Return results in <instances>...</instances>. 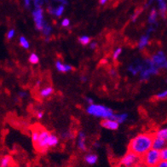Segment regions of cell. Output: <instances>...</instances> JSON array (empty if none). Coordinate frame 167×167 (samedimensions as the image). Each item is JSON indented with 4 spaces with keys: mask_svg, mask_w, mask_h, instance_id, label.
Returning a JSON list of instances; mask_svg holds the SVG:
<instances>
[{
    "mask_svg": "<svg viewBox=\"0 0 167 167\" xmlns=\"http://www.w3.org/2000/svg\"><path fill=\"white\" fill-rule=\"evenodd\" d=\"M86 136L83 131H79L78 135V148L81 151H86Z\"/></svg>",
    "mask_w": 167,
    "mask_h": 167,
    "instance_id": "10",
    "label": "cell"
},
{
    "mask_svg": "<svg viewBox=\"0 0 167 167\" xmlns=\"http://www.w3.org/2000/svg\"><path fill=\"white\" fill-rule=\"evenodd\" d=\"M159 2V7H160V12L161 14L162 17L166 16V13L167 10V5L166 3L165 2V0H158Z\"/></svg>",
    "mask_w": 167,
    "mask_h": 167,
    "instance_id": "17",
    "label": "cell"
},
{
    "mask_svg": "<svg viewBox=\"0 0 167 167\" xmlns=\"http://www.w3.org/2000/svg\"><path fill=\"white\" fill-rule=\"evenodd\" d=\"M127 118H128L127 113H122V114H114V113H113V115L111 117V119L116 120L117 122H119V124H122L123 122H125L127 119Z\"/></svg>",
    "mask_w": 167,
    "mask_h": 167,
    "instance_id": "15",
    "label": "cell"
},
{
    "mask_svg": "<svg viewBox=\"0 0 167 167\" xmlns=\"http://www.w3.org/2000/svg\"><path fill=\"white\" fill-rule=\"evenodd\" d=\"M155 167H167V160H161Z\"/></svg>",
    "mask_w": 167,
    "mask_h": 167,
    "instance_id": "33",
    "label": "cell"
},
{
    "mask_svg": "<svg viewBox=\"0 0 167 167\" xmlns=\"http://www.w3.org/2000/svg\"><path fill=\"white\" fill-rule=\"evenodd\" d=\"M110 74L113 76V77H114V76H116V74H117L116 73V71H115L114 69H111L110 70Z\"/></svg>",
    "mask_w": 167,
    "mask_h": 167,
    "instance_id": "37",
    "label": "cell"
},
{
    "mask_svg": "<svg viewBox=\"0 0 167 167\" xmlns=\"http://www.w3.org/2000/svg\"><path fill=\"white\" fill-rule=\"evenodd\" d=\"M64 9H65V8H64V5H60L59 7H57L55 10V15L58 16V17L61 16L64 12Z\"/></svg>",
    "mask_w": 167,
    "mask_h": 167,
    "instance_id": "26",
    "label": "cell"
},
{
    "mask_svg": "<svg viewBox=\"0 0 167 167\" xmlns=\"http://www.w3.org/2000/svg\"><path fill=\"white\" fill-rule=\"evenodd\" d=\"M55 67H56V69L61 73H67V72H70L73 70L72 66L68 65V64H63L60 61H57L55 62Z\"/></svg>",
    "mask_w": 167,
    "mask_h": 167,
    "instance_id": "11",
    "label": "cell"
},
{
    "mask_svg": "<svg viewBox=\"0 0 167 167\" xmlns=\"http://www.w3.org/2000/svg\"><path fill=\"white\" fill-rule=\"evenodd\" d=\"M69 25H70V20H69V19H67V18L63 19L62 21H61V26H64V27H67Z\"/></svg>",
    "mask_w": 167,
    "mask_h": 167,
    "instance_id": "34",
    "label": "cell"
},
{
    "mask_svg": "<svg viewBox=\"0 0 167 167\" xmlns=\"http://www.w3.org/2000/svg\"><path fill=\"white\" fill-rule=\"evenodd\" d=\"M41 31H42L43 34H44V36L49 37V35H50V33H51V31H52V28H51V26H49V25L47 24V23H45V24H44V27H43V29L41 30Z\"/></svg>",
    "mask_w": 167,
    "mask_h": 167,
    "instance_id": "22",
    "label": "cell"
},
{
    "mask_svg": "<svg viewBox=\"0 0 167 167\" xmlns=\"http://www.w3.org/2000/svg\"><path fill=\"white\" fill-rule=\"evenodd\" d=\"M37 116H38V119H41L43 116H44V113H43V112H38V113H37Z\"/></svg>",
    "mask_w": 167,
    "mask_h": 167,
    "instance_id": "39",
    "label": "cell"
},
{
    "mask_svg": "<svg viewBox=\"0 0 167 167\" xmlns=\"http://www.w3.org/2000/svg\"><path fill=\"white\" fill-rule=\"evenodd\" d=\"M156 97H157L158 99H160V100L166 99L167 97V90H164V91H162V92H160V93L157 94Z\"/></svg>",
    "mask_w": 167,
    "mask_h": 167,
    "instance_id": "29",
    "label": "cell"
},
{
    "mask_svg": "<svg viewBox=\"0 0 167 167\" xmlns=\"http://www.w3.org/2000/svg\"><path fill=\"white\" fill-rule=\"evenodd\" d=\"M151 59L159 68H164L167 70V58L164 51L159 50L155 55H153Z\"/></svg>",
    "mask_w": 167,
    "mask_h": 167,
    "instance_id": "6",
    "label": "cell"
},
{
    "mask_svg": "<svg viewBox=\"0 0 167 167\" xmlns=\"http://www.w3.org/2000/svg\"><path fill=\"white\" fill-rule=\"evenodd\" d=\"M128 71L132 74V75H137V74L138 73L137 67H136V66L133 65V64H131V65L129 66V67H128Z\"/></svg>",
    "mask_w": 167,
    "mask_h": 167,
    "instance_id": "27",
    "label": "cell"
},
{
    "mask_svg": "<svg viewBox=\"0 0 167 167\" xmlns=\"http://www.w3.org/2000/svg\"><path fill=\"white\" fill-rule=\"evenodd\" d=\"M143 163L147 167H155L161 160L160 151L154 148H151L143 156Z\"/></svg>",
    "mask_w": 167,
    "mask_h": 167,
    "instance_id": "3",
    "label": "cell"
},
{
    "mask_svg": "<svg viewBox=\"0 0 167 167\" xmlns=\"http://www.w3.org/2000/svg\"><path fill=\"white\" fill-rule=\"evenodd\" d=\"M154 138V136L149 133L139 134L131 140L128 146V149L129 151L135 153L140 157L143 156L152 148Z\"/></svg>",
    "mask_w": 167,
    "mask_h": 167,
    "instance_id": "1",
    "label": "cell"
},
{
    "mask_svg": "<svg viewBox=\"0 0 167 167\" xmlns=\"http://www.w3.org/2000/svg\"><path fill=\"white\" fill-rule=\"evenodd\" d=\"M90 49H96V47H97V43H96V42L90 43Z\"/></svg>",
    "mask_w": 167,
    "mask_h": 167,
    "instance_id": "35",
    "label": "cell"
},
{
    "mask_svg": "<svg viewBox=\"0 0 167 167\" xmlns=\"http://www.w3.org/2000/svg\"><path fill=\"white\" fill-rule=\"evenodd\" d=\"M50 135L51 133H49L47 130L44 129V128H40L39 137H38L37 143L34 144L35 148L38 151L41 153H45L49 149V140Z\"/></svg>",
    "mask_w": 167,
    "mask_h": 167,
    "instance_id": "4",
    "label": "cell"
},
{
    "mask_svg": "<svg viewBox=\"0 0 167 167\" xmlns=\"http://www.w3.org/2000/svg\"><path fill=\"white\" fill-rule=\"evenodd\" d=\"M10 161H11V158L9 155H5L2 157L1 161H0V166L1 167H8L9 166Z\"/></svg>",
    "mask_w": 167,
    "mask_h": 167,
    "instance_id": "19",
    "label": "cell"
},
{
    "mask_svg": "<svg viewBox=\"0 0 167 167\" xmlns=\"http://www.w3.org/2000/svg\"><path fill=\"white\" fill-rule=\"evenodd\" d=\"M160 154H161V160H167V147L160 151Z\"/></svg>",
    "mask_w": 167,
    "mask_h": 167,
    "instance_id": "30",
    "label": "cell"
},
{
    "mask_svg": "<svg viewBox=\"0 0 167 167\" xmlns=\"http://www.w3.org/2000/svg\"><path fill=\"white\" fill-rule=\"evenodd\" d=\"M156 18H157V11L155 9H153L148 16V22L150 24H154L156 22Z\"/></svg>",
    "mask_w": 167,
    "mask_h": 167,
    "instance_id": "21",
    "label": "cell"
},
{
    "mask_svg": "<svg viewBox=\"0 0 167 167\" xmlns=\"http://www.w3.org/2000/svg\"><path fill=\"white\" fill-rule=\"evenodd\" d=\"M19 96H20V97H24V96H26V92H24V91H23V92H20V93H19Z\"/></svg>",
    "mask_w": 167,
    "mask_h": 167,
    "instance_id": "40",
    "label": "cell"
},
{
    "mask_svg": "<svg viewBox=\"0 0 167 167\" xmlns=\"http://www.w3.org/2000/svg\"><path fill=\"white\" fill-rule=\"evenodd\" d=\"M107 1H108V0H99L101 4H105V3H107Z\"/></svg>",
    "mask_w": 167,
    "mask_h": 167,
    "instance_id": "41",
    "label": "cell"
},
{
    "mask_svg": "<svg viewBox=\"0 0 167 167\" xmlns=\"http://www.w3.org/2000/svg\"><path fill=\"white\" fill-rule=\"evenodd\" d=\"M59 143V138L55 135V134L51 133L50 137H49V147L50 148H55L58 145Z\"/></svg>",
    "mask_w": 167,
    "mask_h": 167,
    "instance_id": "16",
    "label": "cell"
},
{
    "mask_svg": "<svg viewBox=\"0 0 167 167\" xmlns=\"http://www.w3.org/2000/svg\"><path fill=\"white\" fill-rule=\"evenodd\" d=\"M15 31L14 29H10L9 32H7V38L8 39H11V38H14V36H15Z\"/></svg>",
    "mask_w": 167,
    "mask_h": 167,
    "instance_id": "31",
    "label": "cell"
},
{
    "mask_svg": "<svg viewBox=\"0 0 167 167\" xmlns=\"http://www.w3.org/2000/svg\"><path fill=\"white\" fill-rule=\"evenodd\" d=\"M154 136L162 138V139L166 140L167 142V127H165V128H162V129L159 130L158 131H156V133Z\"/></svg>",
    "mask_w": 167,
    "mask_h": 167,
    "instance_id": "18",
    "label": "cell"
},
{
    "mask_svg": "<svg viewBox=\"0 0 167 167\" xmlns=\"http://www.w3.org/2000/svg\"><path fill=\"white\" fill-rule=\"evenodd\" d=\"M121 52H122V49L121 48H118V49H116L114 50V52H113V60H117L119 57V55H120V54H121Z\"/></svg>",
    "mask_w": 167,
    "mask_h": 167,
    "instance_id": "28",
    "label": "cell"
},
{
    "mask_svg": "<svg viewBox=\"0 0 167 167\" xmlns=\"http://www.w3.org/2000/svg\"><path fill=\"white\" fill-rule=\"evenodd\" d=\"M101 125H102L103 128H106V129H108V130L116 131V130L119 128V123L112 119H104L101 122Z\"/></svg>",
    "mask_w": 167,
    "mask_h": 167,
    "instance_id": "8",
    "label": "cell"
},
{
    "mask_svg": "<svg viewBox=\"0 0 167 167\" xmlns=\"http://www.w3.org/2000/svg\"><path fill=\"white\" fill-rule=\"evenodd\" d=\"M39 132H40V129H38V127H36L35 129H33L32 131V141L33 144L37 143L38 139V137H39Z\"/></svg>",
    "mask_w": 167,
    "mask_h": 167,
    "instance_id": "20",
    "label": "cell"
},
{
    "mask_svg": "<svg viewBox=\"0 0 167 167\" xmlns=\"http://www.w3.org/2000/svg\"><path fill=\"white\" fill-rule=\"evenodd\" d=\"M81 80L83 82H84V81H86V78L85 77H84V76H82V78H81Z\"/></svg>",
    "mask_w": 167,
    "mask_h": 167,
    "instance_id": "42",
    "label": "cell"
},
{
    "mask_svg": "<svg viewBox=\"0 0 167 167\" xmlns=\"http://www.w3.org/2000/svg\"><path fill=\"white\" fill-rule=\"evenodd\" d=\"M85 100H86V102H87L89 104H93V103H94L93 99L90 98V97H86V98H85Z\"/></svg>",
    "mask_w": 167,
    "mask_h": 167,
    "instance_id": "36",
    "label": "cell"
},
{
    "mask_svg": "<svg viewBox=\"0 0 167 167\" xmlns=\"http://www.w3.org/2000/svg\"><path fill=\"white\" fill-rule=\"evenodd\" d=\"M86 112L92 116L102 119H111V117L113 115L112 109H110L108 107L102 106V105H97L94 103L89 105V107L86 108Z\"/></svg>",
    "mask_w": 167,
    "mask_h": 167,
    "instance_id": "2",
    "label": "cell"
},
{
    "mask_svg": "<svg viewBox=\"0 0 167 167\" xmlns=\"http://www.w3.org/2000/svg\"><path fill=\"white\" fill-rule=\"evenodd\" d=\"M140 156L135 153L129 151L125 155H124L119 161V165L122 167H134L139 162Z\"/></svg>",
    "mask_w": 167,
    "mask_h": 167,
    "instance_id": "5",
    "label": "cell"
},
{
    "mask_svg": "<svg viewBox=\"0 0 167 167\" xmlns=\"http://www.w3.org/2000/svg\"><path fill=\"white\" fill-rule=\"evenodd\" d=\"M20 45H21V47H23V48L26 49H29V47H30L29 42H28L27 39H26V38L23 36H21L20 38Z\"/></svg>",
    "mask_w": 167,
    "mask_h": 167,
    "instance_id": "23",
    "label": "cell"
},
{
    "mask_svg": "<svg viewBox=\"0 0 167 167\" xmlns=\"http://www.w3.org/2000/svg\"><path fill=\"white\" fill-rule=\"evenodd\" d=\"M97 160L98 157L95 154H88L84 156V161H85L86 164L90 165V166H93V165L96 164Z\"/></svg>",
    "mask_w": 167,
    "mask_h": 167,
    "instance_id": "12",
    "label": "cell"
},
{
    "mask_svg": "<svg viewBox=\"0 0 167 167\" xmlns=\"http://www.w3.org/2000/svg\"><path fill=\"white\" fill-rule=\"evenodd\" d=\"M53 92H54V90H53V88L51 87V86H48V87H45L44 89H42V90H40V96L43 98H46L48 97V96H51V95L53 94Z\"/></svg>",
    "mask_w": 167,
    "mask_h": 167,
    "instance_id": "14",
    "label": "cell"
},
{
    "mask_svg": "<svg viewBox=\"0 0 167 167\" xmlns=\"http://www.w3.org/2000/svg\"><path fill=\"white\" fill-rule=\"evenodd\" d=\"M29 61L32 64H37L38 63V61H39V58H38V55L37 54H35V53H32V54L30 55L29 56Z\"/></svg>",
    "mask_w": 167,
    "mask_h": 167,
    "instance_id": "24",
    "label": "cell"
},
{
    "mask_svg": "<svg viewBox=\"0 0 167 167\" xmlns=\"http://www.w3.org/2000/svg\"><path fill=\"white\" fill-rule=\"evenodd\" d=\"M32 16L36 25V27L38 30H42L44 24L46 22L44 20V15H43V9L41 8H36L32 12Z\"/></svg>",
    "mask_w": 167,
    "mask_h": 167,
    "instance_id": "7",
    "label": "cell"
},
{
    "mask_svg": "<svg viewBox=\"0 0 167 167\" xmlns=\"http://www.w3.org/2000/svg\"><path fill=\"white\" fill-rule=\"evenodd\" d=\"M34 5L36 8H41V5L44 3V0H33Z\"/></svg>",
    "mask_w": 167,
    "mask_h": 167,
    "instance_id": "32",
    "label": "cell"
},
{
    "mask_svg": "<svg viewBox=\"0 0 167 167\" xmlns=\"http://www.w3.org/2000/svg\"><path fill=\"white\" fill-rule=\"evenodd\" d=\"M138 14H139V12H137L135 15H132V20H133V21H136V20H137V17L138 16Z\"/></svg>",
    "mask_w": 167,
    "mask_h": 167,
    "instance_id": "38",
    "label": "cell"
},
{
    "mask_svg": "<svg viewBox=\"0 0 167 167\" xmlns=\"http://www.w3.org/2000/svg\"><path fill=\"white\" fill-rule=\"evenodd\" d=\"M166 147H167V142L166 140L162 139L160 137H155L154 136V141H153V147L152 148H154V149H157L161 151L163 148H165Z\"/></svg>",
    "mask_w": 167,
    "mask_h": 167,
    "instance_id": "9",
    "label": "cell"
},
{
    "mask_svg": "<svg viewBox=\"0 0 167 167\" xmlns=\"http://www.w3.org/2000/svg\"><path fill=\"white\" fill-rule=\"evenodd\" d=\"M148 42H149V35L146 34L142 36L138 43V48L140 49H143L148 44Z\"/></svg>",
    "mask_w": 167,
    "mask_h": 167,
    "instance_id": "13",
    "label": "cell"
},
{
    "mask_svg": "<svg viewBox=\"0 0 167 167\" xmlns=\"http://www.w3.org/2000/svg\"><path fill=\"white\" fill-rule=\"evenodd\" d=\"M166 82H167V79H166Z\"/></svg>",
    "mask_w": 167,
    "mask_h": 167,
    "instance_id": "43",
    "label": "cell"
},
{
    "mask_svg": "<svg viewBox=\"0 0 167 167\" xmlns=\"http://www.w3.org/2000/svg\"><path fill=\"white\" fill-rule=\"evenodd\" d=\"M79 41L81 44L86 45V44H90V37H88V36H81L79 38Z\"/></svg>",
    "mask_w": 167,
    "mask_h": 167,
    "instance_id": "25",
    "label": "cell"
}]
</instances>
